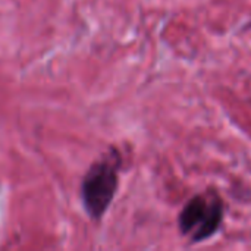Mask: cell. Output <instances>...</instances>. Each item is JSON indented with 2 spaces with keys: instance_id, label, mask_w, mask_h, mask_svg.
I'll use <instances>...</instances> for the list:
<instances>
[{
  "instance_id": "obj_1",
  "label": "cell",
  "mask_w": 251,
  "mask_h": 251,
  "mask_svg": "<svg viewBox=\"0 0 251 251\" xmlns=\"http://www.w3.org/2000/svg\"><path fill=\"white\" fill-rule=\"evenodd\" d=\"M119 160L118 153L103 157L90 168L82 179V203L91 219H100L116 194Z\"/></svg>"
},
{
  "instance_id": "obj_2",
  "label": "cell",
  "mask_w": 251,
  "mask_h": 251,
  "mask_svg": "<svg viewBox=\"0 0 251 251\" xmlns=\"http://www.w3.org/2000/svg\"><path fill=\"white\" fill-rule=\"evenodd\" d=\"M224 219V204L219 197L209 203L203 196L193 197L182 209L178 224L182 234H193L194 243H201L215 235Z\"/></svg>"
}]
</instances>
